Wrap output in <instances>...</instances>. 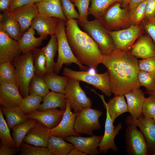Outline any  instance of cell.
<instances>
[{"label": "cell", "mask_w": 155, "mask_h": 155, "mask_svg": "<svg viewBox=\"0 0 155 155\" xmlns=\"http://www.w3.org/2000/svg\"><path fill=\"white\" fill-rule=\"evenodd\" d=\"M137 59L129 51L116 49L110 54L103 56L102 63L109 73L110 88L114 96L124 95L140 88Z\"/></svg>", "instance_id": "cell-1"}, {"label": "cell", "mask_w": 155, "mask_h": 155, "mask_svg": "<svg viewBox=\"0 0 155 155\" xmlns=\"http://www.w3.org/2000/svg\"><path fill=\"white\" fill-rule=\"evenodd\" d=\"M76 19L66 22L65 32L68 42L74 55L82 64L96 69L102 63L103 55L96 42L80 29Z\"/></svg>", "instance_id": "cell-2"}, {"label": "cell", "mask_w": 155, "mask_h": 155, "mask_svg": "<svg viewBox=\"0 0 155 155\" xmlns=\"http://www.w3.org/2000/svg\"><path fill=\"white\" fill-rule=\"evenodd\" d=\"M65 21L59 18L55 33L57 40L58 56L54 72L59 73L63 65L72 63L77 65L82 70L87 69L77 59L68 42L65 32Z\"/></svg>", "instance_id": "cell-3"}, {"label": "cell", "mask_w": 155, "mask_h": 155, "mask_svg": "<svg viewBox=\"0 0 155 155\" xmlns=\"http://www.w3.org/2000/svg\"><path fill=\"white\" fill-rule=\"evenodd\" d=\"M80 25L96 42L103 56L110 54L116 49L108 31L100 19L88 20Z\"/></svg>", "instance_id": "cell-4"}, {"label": "cell", "mask_w": 155, "mask_h": 155, "mask_svg": "<svg viewBox=\"0 0 155 155\" xmlns=\"http://www.w3.org/2000/svg\"><path fill=\"white\" fill-rule=\"evenodd\" d=\"M12 63L15 67L20 92L24 98L29 94V84L34 75L32 51L22 54Z\"/></svg>", "instance_id": "cell-5"}, {"label": "cell", "mask_w": 155, "mask_h": 155, "mask_svg": "<svg viewBox=\"0 0 155 155\" xmlns=\"http://www.w3.org/2000/svg\"><path fill=\"white\" fill-rule=\"evenodd\" d=\"M127 127L125 135V150L128 155H147V146L145 138L130 115L125 119Z\"/></svg>", "instance_id": "cell-6"}, {"label": "cell", "mask_w": 155, "mask_h": 155, "mask_svg": "<svg viewBox=\"0 0 155 155\" xmlns=\"http://www.w3.org/2000/svg\"><path fill=\"white\" fill-rule=\"evenodd\" d=\"M62 73L63 75L92 85L108 97L111 96L112 94L108 71L102 73L92 74L87 71H76L65 67Z\"/></svg>", "instance_id": "cell-7"}, {"label": "cell", "mask_w": 155, "mask_h": 155, "mask_svg": "<svg viewBox=\"0 0 155 155\" xmlns=\"http://www.w3.org/2000/svg\"><path fill=\"white\" fill-rule=\"evenodd\" d=\"M100 19L108 31L126 29L131 26L127 8H122L119 2L110 6Z\"/></svg>", "instance_id": "cell-8"}, {"label": "cell", "mask_w": 155, "mask_h": 155, "mask_svg": "<svg viewBox=\"0 0 155 155\" xmlns=\"http://www.w3.org/2000/svg\"><path fill=\"white\" fill-rule=\"evenodd\" d=\"M75 113L74 128L77 133L92 136L93 131L101 128L99 119L102 112L100 110L86 107Z\"/></svg>", "instance_id": "cell-9"}, {"label": "cell", "mask_w": 155, "mask_h": 155, "mask_svg": "<svg viewBox=\"0 0 155 155\" xmlns=\"http://www.w3.org/2000/svg\"><path fill=\"white\" fill-rule=\"evenodd\" d=\"M80 81L70 78L65 89L66 102L75 113L84 108L92 106V102L81 88Z\"/></svg>", "instance_id": "cell-10"}, {"label": "cell", "mask_w": 155, "mask_h": 155, "mask_svg": "<svg viewBox=\"0 0 155 155\" xmlns=\"http://www.w3.org/2000/svg\"><path fill=\"white\" fill-rule=\"evenodd\" d=\"M116 49L129 51L138 37L144 33L141 25H131L129 28L118 30L108 31Z\"/></svg>", "instance_id": "cell-11"}, {"label": "cell", "mask_w": 155, "mask_h": 155, "mask_svg": "<svg viewBox=\"0 0 155 155\" xmlns=\"http://www.w3.org/2000/svg\"><path fill=\"white\" fill-rule=\"evenodd\" d=\"M104 107L106 111L104 132L98 146L100 153L103 154L107 153L109 149H111L115 152H118V148L115 143V139L122 127L121 123H118L116 127L113 125V123L108 109L106 107Z\"/></svg>", "instance_id": "cell-12"}, {"label": "cell", "mask_w": 155, "mask_h": 155, "mask_svg": "<svg viewBox=\"0 0 155 155\" xmlns=\"http://www.w3.org/2000/svg\"><path fill=\"white\" fill-rule=\"evenodd\" d=\"M71 109L69 104L67 102L65 111L59 123L53 129H49L50 136H55L64 139L69 136L79 135L75 129V114L71 111Z\"/></svg>", "instance_id": "cell-13"}, {"label": "cell", "mask_w": 155, "mask_h": 155, "mask_svg": "<svg viewBox=\"0 0 155 155\" xmlns=\"http://www.w3.org/2000/svg\"><path fill=\"white\" fill-rule=\"evenodd\" d=\"M22 54L17 41L0 29V63L13 62Z\"/></svg>", "instance_id": "cell-14"}, {"label": "cell", "mask_w": 155, "mask_h": 155, "mask_svg": "<svg viewBox=\"0 0 155 155\" xmlns=\"http://www.w3.org/2000/svg\"><path fill=\"white\" fill-rule=\"evenodd\" d=\"M103 135H93L90 137H84L70 136L64 139L73 144L75 148L90 155H98L100 152L98 149Z\"/></svg>", "instance_id": "cell-15"}, {"label": "cell", "mask_w": 155, "mask_h": 155, "mask_svg": "<svg viewBox=\"0 0 155 155\" xmlns=\"http://www.w3.org/2000/svg\"><path fill=\"white\" fill-rule=\"evenodd\" d=\"M65 110H59L57 108L42 111L36 110L27 115L28 119H35L48 129H50L55 127L59 123Z\"/></svg>", "instance_id": "cell-16"}, {"label": "cell", "mask_w": 155, "mask_h": 155, "mask_svg": "<svg viewBox=\"0 0 155 155\" xmlns=\"http://www.w3.org/2000/svg\"><path fill=\"white\" fill-rule=\"evenodd\" d=\"M19 86L12 83H4L0 86V104L8 107H20L23 100Z\"/></svg>", "instance_id": "cell-17"}, {"label": "cell", "mask_w": 155, "mask_h": 155, "mask_svg": "<svg viewBox=\"0 0 155 155\" xmlns=\"http://www.w3.org/2000/svg\"><path fill=\"white\" fill-rule=\"evenodd\" d=\"M144 34L138 37L129 51L137 58L145 59L155 56V43L149 35Z\"/></svg>", "instance_id": "cell-18"}, {"label": "cell", "mask_w": 155, "mask_h": 155, "mask_svg": "<svg viewBox=\"0 0 155 155\" xmlns=\"http://www.w3.org/2000/svg\"><path fill=\"white\" fill-rule=\"evenodd\" d=\"M7 12L19 23L23 33L30 27L32 20L39 13L37 6L33 3Z\"/></svg>", "instance_id": "cell-19"}, {"label": "cell", "mask_w": 155, "mask_h": 155, "mask_svg": "<svg viewBox=\"0 0 155 155\" xmlns=\"http://www.w3.org/2000/svg\"><path fill=\"white\" fill-rule=\"evenodd\" d=\"M59 18L38 13L32 20L31 27L40 36L55 34Z\"/></svg>", "instance_id": "cell-20"}, {"label": "cell", "mask_w": 155, "mask_h": 155, "mask_svg": "<svg viewBox=\"0 0 155 155\" xmlns=\"http://www.w3.org/2000/svg\"><path fill=\"white\" fill-rule=\"evenodd\" d=\"M50 136L49 129L37 121L28 132L23 141L29 144L46 148Z\"/></svg>", "instance_id": "cell-21"}, {"label": "cell", "mask_w": 155, "mask_h": 155, "mask_svg": "<svg viewBox=\"0 0 155 155\" xmlns=\"http://www.w3.org/2000/svg\"><path fill=\"white\" fill-rule=\"evenodd\" d=\"M126 98L128 112L134 121L142 114L143 103L146 98L145 93L141 90H132L125 95Z\"/></svg>", "instance_id": "cell-22"}, {"label": "cell", "mask_w": 155, "mask_h": 155, "mask_svg": "<svg viewBox=\"0 0 155 155\" xmlns=\"http://www.w3.org/2000/svg\"><path fill=\"white\" fill-rule=\"evenodd\" d=\"M134 121L145 138L148 152L149 149L152 154L155 152V122L152 119L146 118L142 114Z\"/></svg>", "instance_id": "cell-23"}, {"label": "cell", "mask_w": 155, "mask_h": 155, "mask_svg": "<svg viewBox=\"0 0 155 155\" xmlns=\"http://www.w3.org/2000/svg\"><path fill=\"white\" fill-rule=\"evenodd\" d=\"M91 90L101 98L104 106L107 108L113 123L119 116L123 113L128 112L127 104L125 100L124 95L114 96L106 103L103 94L100 95L98 94L93 89Z\"/></svg>", "instance_id": "cell-24"}, {"label": "cell", "mask_w": 155, "mask_h": 155, "mask_svg": "<svg viewBox=\"0 0 155 155\" xmlns=\"http://www.w3.org/2000/svg\"><path fill=\"white\" fill-rule=\"evenodd\" d=\"M39 13L49 17H55L67 21L63 12L60 0H41L35 3Z\"/></svg>", "instance_id": "cell-25"}, {"label": "cell", "mask_w": 155, "mask_h": 155, "mask_svg": "<svg viewBox=\"0 0 155 155\" xmlns=\"http://www.w3.org/2000/svg\"><path fill=\"white\" fill-rule=\"evenodd\" d=\"M31 27L23 34L22 37L18 41V43L22 53L25 54L40 46L43 41L47 38V36H41L35 37V31Z\"/></svg>", "instance_id": "cell-26"}, {"label": "cell", "mask_w": 155, "mask_h": 155, "mask_svg": "<svg viewBox=\"0 0 155 155\" xmlns=\"http://www.w3.org/2000/svg\"><path fill=\"white\" fill-rule=\"evenodd\" d=\"M66 106L64 94L52 91L43 97V102L37 110L42 111L57 108L61 110H65Z\"/></svg>", "instance_id": "cell-27"}, {"label": "cell", "mask_w": 155, "mask_h": 155, "mask_svg": "<svg viewBox=\"0 0 155 155\" xmlns=\"http://www.w3.org/2000/svg\"><path fill=\"white\" fill-rule=\"evenodd\" d=\"M4 17L0 22V29L10 38L18 41L24 34L20 24L7 12H4Z\"/></svg>", "instance_id": "cell-28"}, {"label": "cell", "mask_w": 155, "mask_h": 155, "mask_svg": "<svg viewBox=\"0 0 155 155\" xmlns=\"http://www.w3.org/2000/svg\"><path fill=\"white\" fill-rule=\"evenodd\" d=\"M1 108L3 114L6 117L7 123L10 129L16 125L26 122L29 119L20 107H8L1 106Z\"/></svg>", "instance_id": "cell-29"}, {"label": "cell", "mask_w": 155, "mask_h": 155, "mask_svg": "<svg viewBox=\"0 0 155 155\" xmlns=\"http://www.w3.org/2000/svg\"><path fill=\"white\" fill-rule=\"evenodd\" d=\"M65 140L61 137L50 136L48 139L47 148L53 155H68L75 148L71 143Z\"/></svg>", "instance_id": "cell-30"}, {"label": "cell", "mask_w": 155, "mask_h": 155, "mask_svg": "<svg viewBox=\"0 0 155 155\" xmlns=\"http://www.w3.org/2000/svg\"><path fill=\"white\" fill-rule=\"evenodd\" d=\"M49 89L55 92L64 93L65 87L70 77L59 76L55 72L46 73L42 77Z\"/></svg>", "instance_id": "cell-31"}, {"label": "cell", "mask_w": 155, "mask_h": 155, "mask_svg": "<svg viewBox=\"0 0 155 155\" xmlns=\"http://www.w3.org/2000/svg\"><path fill=\"white\" fill-rule=\"evenodd\" d=\"M41 49L46 59V73L54 72L56 64L54 58L58 50L57 40L55 34L51 36L48 44Z\"/></svg>", "instance_id": "cell-32"}, {"label": "cell", "mask_w": 155, "mask_h": 155, "mask_svg": "<svg viewBox=\"0 0 155 155\" xmlns=\"http://www.w3.org/2000/svg\"><path fill=\"white\" fill-rule=\"evenodd\" d=\"M37 122V120L35 119H29L26 122L16 125L12 128L13 138L16 144V148L19 151L24 137L28 132Z\"/></svg>", "instance_id": "cell-33"}, {"label": "cell", "mask_w": 155, "mask_h": 155, "mask_svg": "<svg viewBox=\"0 0 155 155\" xmlns=\"http://www.w3.org/2000/svg\"><path fill=\"white\" fill-rule=\"evenodd\" d=\"M122 0H90L91 4L89 8V14L95 18L100 19L110 6L116 2L121 4Z\"/></svg>", "instance_id": "cell-34"}, {"label": "cell", "mask_w": 155, "mask_h": 155, "mask_svg": "<svg viewBox=\"0 0 155 155\" xmlns=\"http://www.w3.org/2000/svg\"><path fill=\"white\" fill-rule=\"evenodd\" d=\"M12 83L19 86L15 67L12 63H0V84Z\"/></svg>", "instance_id": "cell-35"}, {"label": "cell", "mask_w": 155, "mask_h": 155, "mask_svg": "<svg viewBox=\"0 0 155 155\" xmlns=\"http://www.w3.org/2000/svg\"><path fill=\"white\" fill-rule=\"evenodd\" d=\"M31 51L33 55L34 75L42 77L46 73L44 55L41 49L36 48Z\"/></svg>", "instance_id": "cell-36"}, {"label": "cell", "mask_w": 155, "mask_h": 155, "mask_svg": "<svg viewBox=\"0 0 155 155\" xmlns=\"http://www.w3.org/2000/svg\"><path fill=\"white\" fill-rule=\"evenodd\" d=\"M50 92L42 77L35 75L31 79L29 87V94L36 95L44 97Z\"/></svg>", "instance_id": "cell-37"}, {"label": "cell", "mask_w": 155, "mask_h": 155, "mask_svg": "<svg viewBox=\"0 0 155 155\" xmlns=\"http://www.w3.org/2000/svg\"><path fill=\"white\" fill-rule=\"evenodd\" d=\"M43 100V98L41 96L34 94H29L24 98L20 107L24 113L27 115L37 110Z\"/></svg>", "instance_id": "cell-38"}, {"label": "cell", "mask_w": 155, "mask_h": 155, "mask_svg": "<svg viewBox=\"0 0 155 155\" xmlns=\"http://www.w3.org/2000/svg\"><path fill=\"white\" fill-rule=\"evenodd\" d=\"M147 0L137 6L128 9L131 25L137 26L140 24L146 18V9Z\"/></svg>", "instance_id": "cell-39"}, {"label": "cell", "mask_w": 155, "mask_h": 155, "mask_svg": "<svg viewBox=\"0 0 155 155\" xmlns=\"http://www.w3.org/2000/svg\"><path fill=\"white\" fill-rule=\"evenodd\" d=\"M10 130L3 117L0 108V138L1 143L9 145L12 148H16V144L11 135Z\"/></svg>", "instance_id": "cell-40"}, {"label": "cell", "mask_w": 155, "mask_h": 155, "mask_svg": "<svg viewBox=\"0 0 155 155\" xmlns=\"http://www.w3.org/2000/svg\"><path fill=\"white\" fill-rule=\"evenodd\" d=\"M138 77L140 87H145L147 91V93L155 91V75L152 73L140 70Z\"/></svg>", "instance_id": "cell-41"}, {"label": "cell", "mask_w": 155, "mask_h": 155, "mask_svg": "<svg viewBox=\"0 0 155 155\" xmlns=\"http://www.w3.org/2000/svg\"><path fill=\"white\" fill-rule=\"evenodd\" d=\"M19 155H53L47 147L32 146L25 142L22 143Z\"/></svg>", "instance_id": "cell-42"}, {"label": "cell", "mask_w": 155, "mask_h": 155, "mask_svg": "<svg viewBox=\"0 0 155 155\" xmlns=\"http://www.w3.org/2000/svg\"><path fill=\"white\" fill-rule=\"evenodd\" d=\"M78 9L79 15L78 24L80 25L88 20L89 5L90 0H71Z\"/></svg>", "instance_id": "cell-43"}, {"label": "cell", "mask_w": 155, "mask_h": 155, "mask_svg": "<svg viewBox=\"0 0 155 155\" xmlns=\"http://www.w3.org/2000/svg\"><path fill=\"white\" fill-rule=\"evenodd\" d=\"M148 94L149 96L146 98L143 103L142 113L146 118L152 119L155 115V96L152 93Z\"/></svg>", "instance_id": "cell-44"}, {"label": "cell", "mask_w": 155, "mask_h": 155, "mask_svg": "<svg viewBox=\"0 0 155 155\" xmlns=\"http://www.w3.org/2000/svg\"><path fill=\"white\" fill-rule=\"evenodd\" d=\"M62 10L67 20L72 19L79 20V15L75 8V5L71 0H60Z\"/></svg>", "instance_id": "cell-45"}, {"label": "cell", "mask_w": 155, "mask_h": 155, "mask_svg": "<svg viewBox=\"0 0 155 155\" xmlns=\"http://www.w3.org/2000/svg\"><path fill=\"white\" fill-rule=\"evenodd\" d=\"M140 24L144 33L149 35L155 43V17L152 19L145 18Z\"/></svg>", "instance_id": "cell-46"}, {"label": "cell", "mask_w": 155, "mask_h": 155, "mask_svg": "<svg viewBox=\"0 0 155 155\" xmlns=\"http://www.w3.org/2000/svg\"><path fill=\"white\" fill-rule=\"evenodd\" d=\"M140 70L152 73L155 75V56L138 60Z\"/></svg>", "instance_id": "cell-47"}, {"label": "cell", "mask_w": 155, "mask_h": 155, "mask_svg": "<svg viewBox=\"0 0 155 155\" xmlns=\"http://www.w3.org/2000/svg\"><path fill=\"white\" fill-rule=\"evenodd\" d=\"M155 17V0H147L146 18L152 19Z\"/></svg>", "instance_id": "cell-48"}, {"label": "cell", "mask_w": 155, "mask_h": 155, "mask_svg": "<svg viewBox=\"0 0 155 155\" xmlns=\"http://www.w3.org/2000/svg\"><path fill=\"white\" fill-rule=\"evenodd\" d=\"M19 151L17 148H12L5 144H1L0 155H13L17 153Z\"/></svg>", "instance_id": "cell-49"}, {"label": "cell", "mask_w": 155, "mask_h": 155, "mask_svg": "<svg viewBox=\"0 0 155 155\" xmlns=\"http://www.w3.org/2000/svg\"><path fill=\"white\" fill-rule=\"evenodd\" d=\"M32 3H33L31 0H13L11 5L7 12L12 11L16 9Z\"/></svg>", "instance_id": "cell-50"}, {"label": "cell", "mask_w": 155, "mask_h": 155, "mask_svg": "<svg viewBox=\"0 0 155 155\" xmlns=\"http://www.w3.org/2000/svg\"><path fill=\"white\" fill-rule=\"evenodd\" d=\"M13 0H0V10L1 11H8Z\"/></svg>", "instance_id": "cell-51"}, {"label": "cell", "mask_w": 155, "mask_h": 155, "mask_svg": "<svg viewBox=\"0 0 155 155\" xmlns=\"http://www.w3.org/2000/svg\"><path fill=\"white\" fill-rule=\"evenodd\" d=\"M146 0H131L127 7L128 9L133 8Z\"/></svg>", "instance_id": "cell-52"}, {"label": "cell", "mask_w": 155, "mask_h": 155, "mask_svg": "<svg viewBox=\"0 0 155 155\" xmlns=\"http://www.w3.org/2000/svg\"><path fill=\"white\" fill-rule=\"evenodd\" d=\"M88 154L83 152L75 148L71 150L68 154V155H87Z\"/></svg>", "instance_id": "cell-53"}, {"label": "cell", "mask_w": 155, "mask_h": 155, "mask_svg": "<svg viewBox=\"0 0 155 155\" xmlns=\"http://www.w3.org/2000/svg\"><path fill=\"white\" fill-rule=\"evenodd\" d=\"M131 0H123L121 4V6L122 8H125L128 5Z\"/></svg>", "instance_id": "cell-54"}, {"label": "cell", "mask_w": 155, "mask_h": 155, "mask_svg": "<svg viewBox=\"0 0 155 155\" xmlns=\"http://www.w3.org/2000/svg\"><path fill=\"white\" fill-rule=\"evenodd\" d=\"M41 0H31L33 3L35 4L39 2Z\"/></svg>", "instance_id": "cell-55"}, {"label": "cell", "mask_w": 155, "mask_h": 155, "mask_svg": "<svg viewBox=\"0 0 155 155\" xmlns=\"http://www.w3.org/2000/svg\"><path fill=\"white\" fill-rule=\"evenodd\" d=\"M147 93L148 94H149V93H152V94H154L155 96V91H154V92H151L148 93Z\"/></svg>", "instance_id": "cell-56"}, {"label": "cell", "mask_w": 155, "mask_h": 155, "mask_svg": "<svg viewBox=\"0 0 155 155\" xmlns=\"http://www.w3.org/2000/svg\"><path fill=\"white\" fill-rule=\"evenodd\" d=\"M152 119H153L154 121L155 122V115L153 117Z\"/></svg>", "instance_id": "cell-57"}, {"label": "cell", "mask_w": 155, "mask_h": 155, "mask_svg": "<svg viewBox=\"0 0 155 155\" xmlns=\"http://www.w3.org/2000/svg\"><path fill=\"white\" fill-rule=\"evenodd\" d=\"M153 155H155V152H154L152 154Z\"/></svg>", "instance_id": "cell-58"}]
</instances>
